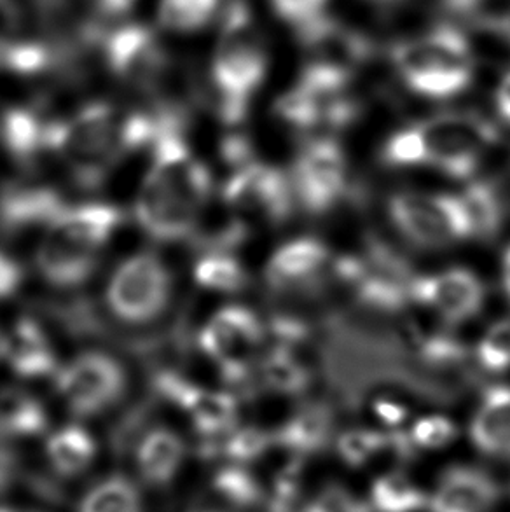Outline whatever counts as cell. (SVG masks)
Masks as SVG:
<instances>
[{
  "label": "cell",
  "instance_id": "obj_35",
  "mask_svg": "<svg viewBox=\"0 0 510 512\" xmlns=\"http://www.w3.org/2000/svg\"><path fill=\"white\" fill-rule=\"evenodd\" d=\"M455 423L441 415L425 416L414 423L409 439L416 450H442L456 439Z\"/></svg>",
  "mask_w": 510,
  "mask_h": 512
},
{
  "label": "cell",
  "instance_id": "obj_40",
  "mask_svg": "<svg viewBox=\"0 0 510 512\" xmlns=\"http://www.w3.org/2000/svg\"><path fill=\"white\" fill-rule=\"evenodd\" d=\"M25 271L14 257L0 252V301L11 298L20 291Z\"/></svg>",
  "mask_w": 510,
  "mask_h": 512
},
{
  "label": "cell",
  "instance_id": "obj_37",
  "mask_svg": "<svg viewBox=\"0 0 510 512\" xmlns=\"http://www.w3.org/2000/svg\"><path fill=\"white\" fill-rule=\"evenodd\" d=\"M23 479V464L16 443L0 434V495L13 490Z\"/></svg>",
  "mask_w": 510,
  "mask_h": 512
},
{
  "label": "cell",
  "instance_id": "obj_31",
  "mask_svg": "<svg viewBox=\"0 0 510 512\" xmlns=\"http://www.w3.org/2000/svg\"><path fill=\"white\" fill-rule=\"evenodd\" d=\"M210 493L221 500L228 511H247L261 504L262 488L259 479L247 465L222 464L210 479Z\"/></svg>",
  "mask_w": 510,
  "mask_h": 512
},
{
  "label": "cell",
  "instance_id": "obj_44",
  "mask_svg": "<svg viewBox=\"0 0 510 512\" xmlns=\"http://www.w3.org/2000/svg\"><path fill=\"white\" fill-rule=\"evenodd\" d=\"M502 284L504 291L510 298V247L505 250L504 259H502Z\"/></svg>",
  "mask_w": 510,
  "mask_h": 512
},
{
  "label": "cell",
  "instance_id": "obj_30",
  "mask_svg": "<svg viewBox=\"0 0 510 512\" xmlns=\"http://www.w3.org/2000/svg\"><path fill=\"white\" fill-rule=\"evenodd\" d=\"M193 278L201 289L217 294H236L249 284L243 264L224 250L201 252L193 266Z\"/></svg>",
  "mask_w": 510,
  "mask_h": 512
},
{
  "label": "cell",
  "instance_id": "obj_6",
  "mask_svg": "<svg viewBox=\"0 0 510 512\" xmlns=\"http://www.w3.org/2000/svg\"><path fill=\"white\" fill-rule=\"evenodd\" d=\"M266 327L259 315L247 306L229 305L210 317L196 336L201 352L219 367L229 387L254 392L255 366L266 340Z\"/></svg>",
  "mask_w": 510,
  "mask_h": 512
},
{
  "label": "cell",
  "instance_id": "obj_18",
  "mask_svg": "<svg viewBox=\"0 0 510 512\" xmlns=\"http://www.w3.org/2000/svg\"><path fill=\"white\" fill-rule=\"evenodd\" d=\"M0 357L21 380L55 378L62 367L46 327L35 317H20L14 322L0 338Z\"/></svg>",
  "mask_w": 510,
  "mask_h": 512
},
{
  "label": "cell",
  "instance_id": "obj_9",
  "mask_svg": "<svg viewBox=\"0 0 510 512\" xmlns=\"http://www.w3.org/2000/svg\"><path fill=\"white\" fill-rule=\"evenodd\" d=\"M149 394L186 415L200 439H215L236 429L240 402L231 392L201 387L177 369L151 371Z\"/></svg>",
  "mask_w": 510,
  "mask_h": 512
},
{
  "label": "cell",
  "instance_id": "obj_2",
  "mask_svg": "<svg viewBox=\"0 0 510 512\" xmlns=\"http://www.w3.org/2000/svg\"><path fill=\"white\" fill-rule=\"evenodd\" d=\"M268 51L242 0L229 7L215 48L210 77L217 116L228 126L242 125L255 93L268 74Z\"/></svg>",
  "mask_w": 510,
  "mask_h": 512
},
{
  "label": "cell",
  "instance_id": "obj_29",
  "mask_svg": "<svg viewBox=\"0 0 510 512\" xmlns=\"http://www.w3.org/2000/svg\"><path fill=\"white\" fill-rule=\"evenodd\" d=\"M463 205L469 215L472 238L493 240L504 226L505 203L498 194L497 184L488 180H474L463 189Z\"/></svg>",
  "mask_w": 510,
  "mask_h": 512
},
{
  "label": "cell",
  "instance_id": "obj_25",
  "mask_svg": "<svg viewBox=\"0 0 510 512\" xmlns=\"http://www.w3.org/2000/svg\"><path fill=\"white\" fill-rule=\"evenodd\" d=\"M470 441L495 458H510V387L495 385L483 394L470 422Z\"/></svg>",
  "mask_w": 510,
  "mask_h": 512
},
{
  "label": "cell",
  "instance_id": "obj_32",
  "mask_svg": "<svg viewBox=\"0 0 510 512\" xmlns=\"http://www.w3.org/2000/svg\"><path fill=\"white\" fill-rule=\"evenodd\" d=\"M373 512H421L428 509V495L404 472H386L371 488Z\"/></svg>",
  "mask_w": 510,
  "mask_h": 512
},
{
  "label": "cell",
  "instance_id": "obj_4",
  "mask_svg": "<svg viewBox=\"0 0 510 512\" xmlns=\"http://www.w3.org/2000/svg\"><path fill=\"white\" fill-rule=\"evenodd\" d=\"M423 151V167L451 179H474L484 158L498 142V130L472 112H446L413 123Z\"/></svg>",
  "mask_w": 510,
  "mask_h": 512
},
{
  "label": "cell",
  "instance_id": "obj_46",
  "mask_svg": "<svg viewBox=\"0 0 510 512\" xmlns=\"http://www.w3.org/2000/svg\"><path fill=\"white\" fill-rule=\"evenodd\" d=\"M0 512H37V511H30V509H21V507L0 506Z\"/></svg>",
  "mask_w": 510,
  "mask_h": 512
},
{
  "label": "cell",
  "instance_id": "obj_1",
  "mask_svg": "<svg viewBox=\"0 0 510 512\" xmlns=\"http://www.w3.org/2000/svg\"><path fill=\"white\" fill-rule=\"evenodd\" d=\"M125 116L111 102L93 100L70 118H51L49 154L67 165L77 187L95 191L128 158L123 139Z\"/></svg>",
  "mask_w": 510,
  "mask_h": 512
},
{
  "label": "cell",
  "instance_id": "obj_3",
  "mask_svg": "<svg viewBox=\"0 0 510 512\" xmlns=\"http://www.w3.org/2000/svg\"><path fill=\"white\" fill-rule=\"evenodd\" d=\"M392 62L402 83L427 100H453L469 90L474 79V55L455 28H435L400 42Z\"/></svg>",
  "mask_w": 510,
  "mask_h": 512
},
{
  "label": "cell",
  "instance_id": "obj_17",
  "mask_svg": "<svg viewBox=\"0 0 510 512\" xmlns=\"http://www.w3.org/2000/svg\"><path fill=\"white\" fill-rule=\"evenodd\" d=\"M186 439L165 423H152L131 451L140 483L152 490H165L175 483L186 465Z\"/></svg>",
  "mask_w": 510,
  "mask_h": 512
},
{
  "label": "cell",
  "instance_id": "obj_13",
  "mask_svg": "<svg viewBox=\"0 0 510 512\" xmlns=\"http://www.w3.org/2000/svg\"><path fill=\"white\" fill-rule=\"evenodd\" d=\"M486 289L474 271L448 268L430 275H414L411 303L425 306L449 324H462L481 313Z\"/></svg>",
  "mask_w": 510,
  "mask_h": 512
},
{
  "label": "cell",
  "instance_id": "obj_14",
  "mask_svg": "<svg viewBox=\"0 0 510 512\" xmlns=\"http://www.w3.org/2000/svg\"><path fill=\"white\" fill-rule=\"evenodd\" d=\"M138 228L151 240L177 243L193 240L201 215L145 173L133 205Z\"/></svg>",
  "mask_w": 510,
  "mask_h": 512
},
{
  "label": "cell",
  "instance_id": "obj_24",
  "mask_svg": "<svg viewBox=\"0 0 510 512\" xmlns=\"http://www.w3.org/2000/svg\"><path fill=\"white\" fill-rule=\"evenodd\" d=\"M334 427L336 418L329 404L308 402L271 434L276 446L289 451L292 457L304 458L329 446Z\"/></svg>",
  "mask_w": 510,
  "mask_h": 512
},
{
  "label": "cell",
  "instance_id": "obj_16",
  "mask_svg": "<svg viewBox=\"0 0 510 512\" xmlns=\"http://www.w3.org/2000/svg\"><path fill=\"white\" fill-rule=\"evenodd\" d=\"M102 263V252L88 249L51 229L35 250V268L46 284L72 291L90 282Z\"/></svg>",
  "mask_w": 510,
  "mask_h": 512
},
{
  "label": "cell",
  "instance_id": "obj_39",
  "mask_svg": "<svg viewBox=\"0 0 510 512\" xmlns=\"http://www.w3.org/2000/svg\"><path fill=\"white\" fill-rule=\"evenodd\" d=\"M23 20L16 0H0V46L21 41Z\"/></svg>",
  "mask_w": 510,
  "mask_h": 512
},
{
  "label": "cell",
  "instance_id": "obj_36",
  "mask_svg": "<svg viewBox=\"0 0 510 512\" xmlns=\"http://www.w3.org/2000/svg\"><path fill=\"white\" fill-rule=\"evenodd\" d=\"M329 2L331 0H269L276 16L297 30L322 20Z\"/></svg>",
  "mask_w": 510,
  "mask_h": 512
},
{
  "label": "cell",
  "instance_id": "obj_22",
  "mask_svg": "<svg viewBox=\"0 0 510 512\" xmlns=\"http://www.w3.org/2000/svg\"><path fill=\"white\" fill-rule=\"evenodd\" d=\"M125 222V212L112 203L91 201L70 205L49 224L46 229H55L67 238L83 243L90 249L104 252L105 245L111 242Z\"/></svg>",
  "mask_w": 510,
  "mask_h": 512
},
{
  "label": "cell",
  "instance_id": "obj_43",
  "mask_svg": "<svg viewBox=\"0 0 510 512\" xmlns=\"http://www.w3.org/2000/svg\"><path fill=\"white\" fill-rule=\"evenodd\" d=\"M97 4L105 14L114 16V14L126 13L135 4V0H97Z\"/></svg>",
  "mask_w": 510,
  "mask_h": 512
},
{
  "label": "cell",
  "instance_id": "obj_20",
  "mask_svg": "<svg viewBox=\"0 0 510 512\" xmlns=\"http://www.w3.org/2000/svg\"><path fill=\"white\" fill-rule=\"evenodd\" d=\"M331 263V250L317 238L283 243L264 268L266 284L276 292H296L318 282Z\"/></svg>",
  "mask_w": 510,
  "mask_h": 512
},
{
  "label": "cell",
  "instance_id": "obj_5",
  "mask_svg": "<svg viewBox=\"0 0 510 512\" xmlns=\"http://www.w3.org/2000/svg\"><path fill=\"white\" fill-rule=\"evenodd\" d=\"M175 280L163 257L142 250L114 268L105 287V306L119 324H156L172 305Z\"/></svg>",
  "mask_w": 510,
  "mask_h": 512
},
{
  "label": "cell",
  "instance_id": "obj_38",
  "mask_svg": "<svg viewBox=\"0 0 510 512\" xmlns=\"http://www.w3.org/2000/svg\"><path fill=\"white\" fill-rule=\"evenodd\" d=\"M364 506H359L355 500L343 492L341 488H331L301 512H362Z\"/></svg>",
  "mask_w": 510,
  "mask_h": 512
},
{
  "label": "cell",
  "instance_id": "obj_42",
  "mask_svg": "<svg viewBox=\"0 0 510 512\" xmlns=\"http://www.w3.org/2000/svg\"><path fill=\"white\" fill-rule=\"evenodd\" d=\"M374 411L380 415L383 422L390 423V425L402 422L407 413L406 408H402L397 402L385 401V399L376 401Z\"/></svg>",
  "mask_w": 510,
  "mask_h": 512
},
{
  "label": "cell",
  "instance_id": "obj_7",
  "mask_svg": "<svg viewBox=\"0 0 510 512\" xmlns=\"http://www.w3.org/2000/svg\"><path fill=\"white\" fill-rule=\"evenodd\" d=\"M55 390L70 415L95 418L125 401L130 373L114 353L84 350L60 367Z\"/></svg>",
  "mask_w": 510,
  "mask_h": 512
},
{
  "label": "cell",
  "instance_id": "obj_33",
  "mask_svg": "<svg viewBox=\"0 0 510 512\" xmlns=\"http://www.w3.org/2000/svg\"><path fill=\"white\" fill-rule=\"evenodd\" d=\"M219 7L221 0H159V25L177 34L200 32L215 20Z\"/></svg>",
  "mask_w": 510,
  "mask_h": 512
},
{
  "label": "cell",
  "instance_id": "obj_47",
  "mask_svg": "<svg viewBox=\"0 0 510 512\" xmlns=\"http://www.w3.org/2000/svg\"><path fill=\"white\" fill-rule=\"evenodd\" d=\"M191 512H228V511H221V509H215V507H196V509H193Z\"/></svg>",
  "mask_w": 510,
  "mask_h": 512
},
{
  "label": "cell",
  "instance_id": "obj_21",
  "mask_svg": "<svg viewBox=\"0 0 510 512\" xmlns=\"http://www.w3.org/2000/svg\"><path fill=\"white\" fill-rule=\"evenodd\" d=\"M49 123L34 107H2L0 147L18 167L34 168L49 154Z\"/></svg>",
  "mask_w": 510,
  "mask_h": 512
},
{
  "label": "cell",
  "instance_id": "obj_45",
  "mask_svg": "<svg viewBox=\"0 0 510 512\" xmlns=\"http://www.w3.org/2000/svg\"><path fill=\"white\" fill-rule=\"evenodd\" d=\"M500 28H502V32H504L505 37L510 41V11L505 14L504 18H502V25H500Z\"/></svg>",
  "mask_w": 510,
  "mask_h": 512
},
{
  "label": "cell",
  "instance_id": "obj_28",
  "mask_svg": "<svg viewBox=\"0 0 510 512\" xmlns=\"http://www.w3.org/2000/svg\"><path fill=\"white\" fill-rule=\"evenodd\" d=\"M76 512H144V499L137 481L123 472H112L81 495Z\"/></svg>",
  "mask_w": 510,
  "mask_h": 512
},
{
  "label": "cell",
  "instance_id": "obj_12",
  "mask_svg": "<svg viewBox=\"0 0 510 512\" xmlns=\"http://www.w3.org/2000/svg\"><path fill=\"white\" fill-rule=\"evenodd\" d=\"M221 200L231 212L261 215L271 224H282L294 210L296 193L290 175L261 161H252L229 175Z\"/></svg>",
  "mask_w": 510,
  "mask_h": 512
},
{
  "label": "cell",
  "instance_id": "obj_15",
  "mask_svg": "<svg viewBox=\"0 0 510 512\" xmlns=\"http://www.w3.org/2000/svg\"><path fill=\"white\" fill-rule=\"evenodd\" d=\"M67 207L69 201L48 184L7 182L0 187V235L46 229Z\"/></svg>",
  "mask_w": 510,
  "mask_h": 512
},
{
  "label": "cell",
  "instance_id": "obj_26",
  "mask_svg": "<svg viewBox=\"0 0 510 512\" xmlns=\"http://www.w3.org/2000/svg\"><path fill=\"white\" fill-rule=\"evenodd\" d=\"M49 413L44 402L20 387H0V434L13 443L46 437Z\"/></svg>",
  "mask_w": 510,
  "mask_h": 512
},
{
  "label": "cell",
  "instance_id": "obj_27",
  "mask_svg": "<svg viewBox=\"0 0 510 512\" xmlns=\"http://www.w3.org/2000/svg\"><path fill=\"white\" fill-rule=\"evenodd\" d=\"M313 374L296 348L275 345L259 362L262 387L278 395H301L310 388Z\"/></svg>",
  "mask_w": 510,
  "mask_h": 512
},
{
  "label": "cell",
  "instance_id": "obj_11",
  "mask_svg": "<svg viewBox=\"0 0 510 512\" xmlns=\"http://www.w3.org/2000/svg\"><path fill=\"white\" fill-rule=\"evenodd\" d=\"M296 200L310 214L329 212L348 193V160L336 140L304 142L290 173Z\"/></svg>",
  "mask_w": 510,
  "mask_h": 512
},
{
  "label": "cell",
  "instance_id": "obj_41",
  "mask_svg": "<svg viewBox=\"0 0 510 512\" xmlns=\"http://www.w3.org/2000/svg\"><path fill=\"white\" fill-rule=\"evenodd\" d=\"M495 107H497V114L500 119L510 126V70L498 84Z\"/></svg>",
  "mask_w": 510,
  "mask_h": 512
},
{
  "label": "cell",
  "instance_id": "obj_10",
  "mask_svg": "<svg viewBox=\"0 0 510 512\" xmlns=\"http://www.w3.org/2000/svg\"><path fill=\"white\" fill-rule=\"evenodd\" d=\"M102 51L114 76L145 95L161 98L166 79L172 74V58L149 28H118L105 39Z\"/></svg>",
  "mask_w": 510,
  "mask_h": 512
},
{
  "label": "cell",
  "instance_id": "obj_34",
  "mask_svg": "<svg viewBox=\"0 0 510 512\" xmlns=\"http://www.w3.org/2000/svg\"><path fill=\"white\" fill-rule=\"evenodd\" d=\"M479 366L490 373H504L510 369V319H502L484 333L477 343Z\"/></svg>",
  "mask_w": 510,
  "mask_h": 512
},
{
  "label": "cell",
  "instance_id": "obj_23",
  "mask_svg": "<svg viewBox=\"0 0 510 512\" xmlns=\"http://www.w3.org/2000/svg\"><path fill=\"white\" fill-rule=\"evenodd\" d=\"M98 453L97 437L81 423H67L51 430L44 439V457L60 481H72L90 472Z\"/></svg>",
  "mask_w": 510,
  "mask_h": 512
},
{
  "label": "cell",
  "instance_id": "obj_19",
  "mask_svg": "<svg viewBox=\"0 0 510 512\" xmlns=\"http://www.w3.org/2000/svg\"><path fill=\"white\" fill-rule=\"evenodd\" d=\"M502 497L495 478L479 467L455 465L442 472L428 497V512H491Z\"/></svg>",
  "mask_w": 510,
  "mask_h": 512
},
{
  "label": "cell",
  "instance_id": "obj_8",
  "mask_svg": "<svg viewBox=\"0 0 510 512\" xmlns=\"http://www.w3.org/2000/svg\"><path fill=\"white\" fill-rule=\"evenodd\" d=\"M388 215L400 235L418 249H446L474 240L460 194L400 191L388 200Z\"/></svg>",
  "mask_w": 510,
  "mask_h": 512
}]
</instances>
